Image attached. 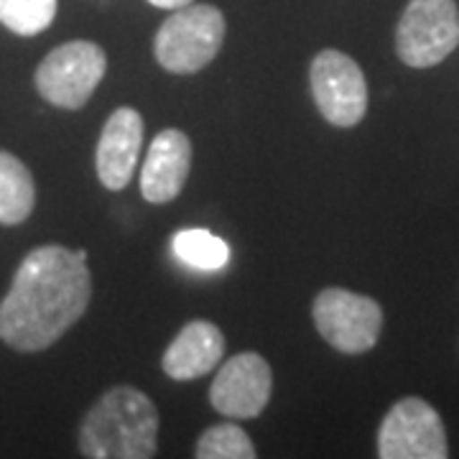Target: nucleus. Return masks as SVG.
<instances>
[{
  "mask_svg": "<svg viewBox=\"0 0 459 459\" xmlns=\"http://www.w3.org/2000/svg\"><path fill=\"white\" fill-rule=\"evenodd\" d=\"M312 316L319 334L344 355L373 350L383 329V309L376 299L340 286H329L316 294Z\"/></svg>",
  "mask_w": 459,
  "mask_h": 459,
  "instance_id": "6",
  "label": "nucleus"
},
{
  "mask_svg": "<svg viewBox=\"0 0 459 459\" xmlns=\"http://www.w3.org/2000/svg\"><path fill=\"white\" fill-rule=\"evenodd\" d=\"M108 72V54L95 41H66L36 66L33 82L39 95L54 108L80 110L95 95Z\"/></svg>",
  "mask_w": 459,
  "mask_h": 459,
  "instance_id": "4",
  "label": "nucleus"
},
{
  "mask_svg": "<svg viewBox=\"0 0 459 459\" xmlns=\"http://www.w3.org/2000/svg\"><path fill=\"white\" fill-rule=\"evenodd\" d=\"M171 250L181 263L199 271H220L230 261V246L214 232L202 228L179 230L171 238Z\"/></svg>",
  "mask_w": 459,
  "mask_h": 459,
  "instance_id": "14",
  "label": "nucleus"
},
{
  "mask_svg": "<svg viewBox=\"0 0 459 459\" xmlns=\"http://www.w3.org/2000/svg\"><path fill=\"white\" fill-rule=\"evenodd\" d=\"M273 373L258 352H240L230 358L210 385V403L228 419H255L271 401Z\"/></svg>",
  "mask_w": 459,
  "mask_h": 459,
  "instance_id": "9",
  "label": "nucleus"
},
{
  "mask_svg": "<svg viewBox=\"0 0 459 459\" xmlns=\"http://www.w3.org/2000/svg\"><path fill=\"white\" fill-rule=\"evenodd\" d=\"M195 455L199 459H253L255 444L238 424H217L199 437Z\"/></svg>",
  "mask_w": 459,
  "mask_h": 459,
  "instance_id": "16",
  "label": "nucleus"
},
{
  "mask_svg": "<svg viewBox=\"0 0 459 459\" xmlns=\"http://www.w3.org/2000/svg\"><path fill=\"white\" fill-rule=\"evenodd\" d=\"M225 355V337L217 325L195 319L184 325L177 340L166 347L161 368L171 380H197V377L212 373L214 365H220Z\"/></svg>",
  "mask_w": 459,
  "mask_h": 459,
  "instance_id": "12",
  "label": "nucleus"
},
{
  "mask_svg": "<svg viewBox=\"0 0 459 459\" xmlns=\"http://www.w3.org/2000/svg\"><path fill=\"white\" fill-rule=\"evenodd\" d=\"M36 204V184L29 166L18 156L0 151V225L26 222Z\"/></svg>",
  "mask_w": 459,
  "mask_h": 459,
  "instance_id": "13",
  "label": "nucleus"
},
{
  "mask_svg": "<svg viewBox=\"0 0 459 459\" xmlns=\"http://www.w3.org/2000/svg\"><path fill=\"white\" fill-rule=\"evenodd\" d=\"M159 449V411L143 391L115 385L87 411L80 452L90 459H148Z\"/></svg>",
  "mask_w": 459,
  "mask_h": 459,
  "instance_id": "2",
  "label": "nucleus"
},
{
  "mask_svg": "<svg viewBox=\"0 0 459 459\" xmlns=\"http://www.w3.org/2000/svg\"><path fill=\"white\" fill-rule=\"evenodd\" d=\"M56 16V0H0V23L16 36H39Z\"/></svg>",
  "mask_w": 459,
  "mask_h": 459,
  "instance_id": "15",
  "label": "nucleus"
},
{
  "mask_svg": "<svg viewBox=\"0 0 459 459\" xmlns=\"http://www.w3.org/2000/svg\"><path fill=\"white\" fill-rule=\"evenodd\" d=\"M228 23L220 8L189 3L161 23L153 39L156 62L171 74H195L214 62L222 49Z\"/></svg>",
  "mask_w": 459,
  "mask_h": 459,
  "instance_id": "3",
  "label": "nucleus"
},
{
  "mask_svg": "<svg viewBox=\"0 0 459 459\" xmlns=\"http://www.w3.org/2000/svg\"><path fill=\"white\" fill-rule=\"evenodd\" d=\"M90 299L87 250L33 247L0 301V342L16 352H41L82 319Z\"/></svg>",
  "mask_w": 459,
  "mask_h": 459,
  "instance_id": "1",
  "label": "nucleus"
},
{
  "mask_svg": "<svg viewBox=\"0 0 459 459\" xmlns=\"http://www.w3.org/2000/svg\"><path fill=\"white\" fill-rule=\"evenodd\" d=\"M148 3L156 5V8H164V11H177V8H184V5L195 3V0H148Z\"/></svg>",
  "mask_w": 459,
  "mask_h": 459,
  "instance_id": "17",
  "label": "nucleus"
},
{
  "mask_svg": "<svg viewBox=\"0 0 459 459\" xmlns=\"http://www.w3.org/2000/svg\"><path fill=\"white\" fill-rule=\"evenodd\" d=\"M380 459H446L449 444L437 409L424 398H401L377 429Z\"/></svg>",
  "mask_w": 459,
  "mask_h": 459,
  "instance_id": "7",
  "label": "nucleus"
},
{
  "mask_svg": "<svg viewBox=\"0 0 459 459\" xmlns=\"http://www.w3.org/2000/svg\"><path fill=\"white\" fill-rule=\"evenodd\" d=\"M309 84L319 113L337 128H352L368 113L365 74L360 65L344 51H319L309 66Z\"/></svg>",
  "mask_w": 459,
  "mask_h": 459,
  "instance_id": "8",
  "label": "nucleus"
},
{
  "mask_svg": "<svg viewBox=\"0 0 459 459\" xmlns=\"http://www.w3.org/2000/svg\"><path fill=\"white\" fill-rule=\"evenodd\" d=\"M143 146V117L133 108H117L100 133L95 169L100 184L110 192L126 189L133 179Z\"/></svg>",
  "mask_w": 459,
  "mask_h": 459,
  "instance_id": "10",
  "label": "nucleus"
},
{
  "mask_svg": "<svg viewBox=\"0 0 459 459\" xmlns=\"http://www.w3.org/2000/svg\"><path fill=\"white\" fill-rule=\"evenodd\" d=\"M459 44L455 0H411L395 29V54L406 66L427 69L444 62Z\"/></svg>",
  "mask_w": 459,
  "mask_h": 459,
  "instance_id": "5",
  "label": "nucleus"
},
{
  "mask_svg": "<svg viewBox=\"0 0 459 459\" xmlns=\"http://www.w3.org/2000/svg\"><path fill=\"white\" fill-rule=\"evenodd\" d=\"M192 171V141L177 128L161 131L148 146L141 169V195L151 204L177 199Z\"/></svg>",
  "mask_w": 459,
  "mask_h": 459,
  "instance_id": "11",
  "label": "nucleus"
}]
</instances>
